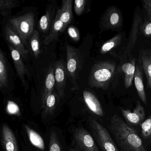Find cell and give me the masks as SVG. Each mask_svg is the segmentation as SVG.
Wrapping results in <instances>:
<instances>
[{
	"mask_svg": "<svg viewBox=\"0 0 151 151\" xmlns=\"http://www.w3.org/2000/svg\"><path fill=\"white\" fill-rule=\"evenodd\" d=\"M59 97L54 91L47 96L45 103L43 105L45 115L50 114L54 110Z\"/></svg>",
	"mask_w": 151,
	"mask_h": 151,
	"instance_id": "d4e9b609",
	"label": "cell"
},
{
	"mask_svg": "<svg viewBox=\"0 0 151 151\" xmlns=\"http://www.w3.org/2000/svg\"><path fill=\"white\" fill-rule=\"evenodd\" d=\"M31 49L33 55L38 58L40 54V34L37 30H35L29 40Z\"/></svg>",
	"mask_w": 151,
	"mask_h": 151,
	"instance_id": "484cf974",
	"label": "cell"
},
{
	"mask_svg": "<svg viewBox=\"0 0 151 151\" xmlns=\"http://www.w3.org/2000/svg\"><path fill=\"white\" fill-rule=\"evenodd\" d=\"M18 2L15 0H1L0 12L1 15L5 17L9 15L12 9L18 6Z\"/></svg>",
	"mask_w": 151,
	"mask_h": 151,
	"instance_id": "4316f807",
	"label": "cell"
},
{
	"mask_svg": "<svg viewBox=\"0 0 151 151\" xmlns=\"http://www.w3.org/2000/svg\"><path fill=\"white\" fill-rule=\"evenodd\" d=\"M55 87L60 99L65 97L67 75V64L63 61H58L54 65Z\"/></svg>",
	"mask_w": 151,
	"mask_h": 151,
	"instance_id": "9c48e42d",
	"label": "cell"
},
{
	"mask_svg": "<svg viewBox=\"0 0 151 151\" xmlns=\"http://www.w3.org/2000/svg\"><path fill=\"white\" fill-rule=\"evenodd\" d=\"M66 54L68 75L71 78L73 89H78L76 79L83 65L82 54L78 49L68 44L66 45Z\"/></svg>",
	"mask_w": 151,
	"mask_h": 151,
	"instance_id": "5b68a950",
	"label": "cell"
},
{
	"mask_svg": "<svg viewBox=\"0 0 151 151\" xmlns=\"http://www.w3.org/2000/svg\"><path fill=\"white\" fill-rule=\"evenodd\" d=\"M141 128L143 137L151 141V114L141 123Z\"/></svg>",
	"mask_w": 151,
	"mask_h": 151,
	"instance_id": "83f0119b",
	"label": "cell"
},
{
	"mask_svg": "<svg viewBox=\"0 0 151 151\" xmlns=\"http://www.w3.org/2000/svg\"><path fill=\"white\" fill-rule=\"evenodd\" d=\"M8 70L5 55L0 51V88L3 89L8 85Z\"/></svg>",
	"mask_w": 151,
	"mask_h": 151,
	"instance_id": "603a6c76",
	"label": "cell"
},
{
	"mask_svg": "<svg viewBox=\"0 0 151 151\" xmlns=\"http://www.w3.org/2000/svg\"><path fill=\"white\" fill-rule=\"evenodd\" d=\"M120 111L126 122L134 125H138L145 120V113L144 107L139 101H137L132 112L130 109L120 108Z\"/></svg>",
	"mask_w": 151,
	"mask_h": 151,
	"instance_id": "8fae6325",
	"label": "cell"
},
{
	"mask_svg": "<svg viewBox=\"0 0 151 151\" xmlns=\"http://www.w3.org/2000/svg\"><path fill=\"white\" fill-rule=\"evenodd\" d=\"M5 35L10 45L19 52L24 60H26L28 57V51L26 46L19 34L9 24L5 26Z\"/></svg>",
	"mask_w": 151,
	"mask_h": 151,
	"instance_id": "30bf717a",
	"label": "cell"
},
{
	"mask_svg": "<svg viewBox=\"0 0 151 151\" xmlns=\"http://www.w3.org/2000/svg\"><path fill=\"white\" fill-rule=\"evenodd\" d=\"M139 10L138 7L136 8L133 16L127 45L124 49L122 58H126L128 55H129L137 42L142 22V18Z\"/></svg>",
	"mask_w": 151,
	"mask_h": 151,
	"instance_id": "ba28073f",
	"label": "cell"
},
{
	"mask_svg": "<svg viewBox=\"0 0 151 151\" xmlns=\"http://www.w3.org/2000/svg\"><path fill=\"white\" fill-rule=\"evenodd\" d=\"M55 86L54 66H51L47 70L45 83L41 94L42 106L44 105L47 96L54 91Z\"/></svg>",
	"mask_w": 151,
	"mask_h": 151,
	"instance_id": "9a60e30c",
	"label": "cell"
},
{
	"mask_svg": "<svg viewBox=\"0 0 151 151\" xmlns=\"http://www.w3.org/2000/svg\"><path fill=\"white\" fill-rule=\"evenodd\" d=\"M121 69L124 74V87L126 89L129 88L132 85L136 70L135 58H133L130 61L124 63Z\"/></svg>",
	"mask_w": 151,
	"mask_h": 151,
	"instance_id": "ac0fdd59",
	"label": "cell"
},
{
	"mask_svg": "<svg viewBox=\"0 0 151 151\" xmlns=\"http://www.w3.org/2000/svg\"><path fill=\"white\" fill-rule=\"evenodd\" d=\"M55 12V9H52L51 5L49 7L47 8L45 14L41 17L39 21V28L40 31L46 33L49 30L53 22L52 20Z\"/></svg>",
	"mask_w": 151,
	"mask_h": 151,
	"instance_id": "7402d4cb",
	"label": "cell"
},
{
	"mask_svg": "<svg viewBox=\"0 0 151 151\" xmlns=\"http://www.w3.org/2000/svg\"><path fill=\"white\" fill-rule=\"evenodd\" d=\"M70 151H77V150H75V149H70Z\"/></svg>",
	"mask_w": 151,
	"mask_h": 151,
	"instance_id": "e575fe53",
	"label": "cell"
},
{
	"mask_svg": "<svg viewBox=\"0 0 151 151\" xmlns=\"http://www.w3.org/2000/svg\"><path fill=\"white\" fill-rule=\"evenodd\" d=\"M6 109L8 114H9L16 116H20L21 114V111L18 105L12 101H8Z\"/></svg>",
	"mask_w": 151,
	"mask_h": 151,
	"instance_id": "4dcf8cb0",
	"label": "cell"
},
{
	"mask_svg": "<svg viewBox=\"0 0 151 151\" xmlns=\"http://www.w3.org/2000/svg\"><path fill=\"white\" fill-rule=\"evenodd\" d=\"M72 0H63L61 8L58 9L55 16L57 17L67 28L70 24L73 18Z\"/></svg>",
	"mask_w": 151,
	"mask_h": 151,
	"instance_id": "5bb4252c",
	"label": "cell"
},
{
	"mask_svg": "<svg viewBox=\"0 0 151 151\" xmlns=\"http://www.w3.org/2000/svg\"><path fill=\"white\" fill-rule=\"evenodd\" d=\"M68 33L70 37L76 42H78L80 40V34L77 28L73 26H70L68 28Z\"/></svg>",
	"mask_w": 151,
	"mask_h": 151,
	"instance_id": "d6a6232c",
	"label": "cell"
},
{
	"mask_svg": "<svg viewBox=\"0 0 151 151\" xmlns=\"http://www.w3.org/2000/svg\"><path fill=\"white\" fill-rule=\"evenodd\" d=\"M143 3L146 11L151 14V0H144Z\"/></svg>",
	"mask_w": 151,
	"mask_h": 151,
	"instance_id": "836d02e7",
	"label": "cell"
},
{
	"mask_svg": "<svg viewBox=\"0 0 151 151\" xmlns=\"http://www.w3.org/2000/svg\"><path fill=\"white\" fill-rule=\"evenodd\" d=\"M9 24L16 31L26 45L34 31L35 18L32 12L9 20Z\"/></svg>",
	"mask_w": 151,
	"mask_h": 151,
	"instance_id": "277c9868",
	"label": "cell"
},
{
	"mask_svg": "<svg viewBox=\"0 0 151 151\" xmlns=\"http://www.w3.org/2000/svg\"><path fill=\"white\" fill-rule=\"evenodd\" d=\"M24 129L31 143L35 147L40 150H45V142L41 136L38 132L26 124L24 125Z\"/></svg>",
	"mask_w": 151,
	"mask_h": 151,
	"instance_id": "44dd1931",
	"label": "cell"
},
{
	"mask_svg": "<svg viewBox=\"0 0 151 151\" xmlns=\"http://www.w3.org/2000/svg\"><path fill=\"white\" fill-rule=\"evenodd\" d=\"M142 68L147 79V88L151 90V51H143L141 56Z\"/></svg>",
	"mask_w": 151,
	"mask_h": 151,
	"instance_id": "ffe728a7",
	"label": "cell"
},
{
	"mask_svg": "<svg viewBox=\"0 0 151 151\" xmlns=\"http://www.w3.org/2000/svg\"><path fill=\"white\" fill-rule=\"evenodd\" d=\"M74 138L76 145L82 151H100L92 136L84 128L76 129Z\"/></svg>",
	"mask_w": 151,
	"mask_h": 151,
	"instance_id": "52a82bcc",
	"label": "cell"
},
{
	"mask_svg": "<svg viewBox=\"0 0 151 151\" xmlns=\"http://www.w3.org/2000/svg\"><path fill=\"white\" fill-rule=\"evenodd\" d=\"M66 28L64 24L55 16L53 21L50 32L48 35L46 36L44 40V44L48 45L52 41L57 39L59 34L63 32Z\"/></svg>",
	"mask_w": 151,
	"mask_h": 151,
	"instance_id": "e0dca14e",
	"label": "cell"
},
{
	"mask_svg": "<svg viewBox=\"0 0 151 151\" xmlns=\"http://www.w3.org/2000/svg\"><path fill=\"white\" fill-rule=\"evenodd\" d=\"M147 13V17L145 22L141 24L140 29L142 34L147 37H151V14L148 12Z\"/></svg>",
	"mask_w": 151,
	"mask_h": 151,
	"instance_id": "f1b7e54d",
	"label": "cell"
},
{
	"mask_svg": "<svg viewBox=\"0 0 151 151\" xmlns=\"http://www.w3.org/2000/svg\"><path fill=\"white\" fill-rule=\"evenodd\" d=\"M93 134L102 151H119L117 146L106 128L97 120L89 118Z\"/></svg>",
	"mask_w": 151,
	"mask_h": 151,
	"instance_id": "3957f363",
	"label": "cell"
},
{
	"mask_svg": "<svg viewBox=\"0 0 151 151\" xmlns=\"http://www.w3.org/2000/svg\"><path fill=\"white\" fill-rule=\"evenodd\" d=\"M8 47L17 75L23 85L25 86V77L28 74V71L23 60V58L19 52L11 45H9Z\"/></svg>",
	"mask_w": 151,
	"mask_h": 151,
	"instance_id": "4fadbf2b",
	"label": "cell"
},
{
	"mask_svg": "<svg viewBox=\"0 0 151 151\" xmlns=\"http://www.w3.org/2000/svg\"><path fill=\"white\" fill-rule=\"evenodd\" d=\"M83 96L85 102L91 112L99 116H104V113L101 105L93 93L89 91H84Z\"/></svg>",
	"mask_w": 151,
	"mask_h": 151,
	"instance_id": "2e32d148",
	"label": "cell"
},
{
	"mask_svg": "<svg viewBox=\"0 0 151 151\" xmlns=\"http://www.w3.org/2000/svg\"><path fill=\"white\" fill-rule=\"evenodd\" d=\"M116 69L115 63L101 61L93 65L91 70L88 83L91 87L107 90L113 81Z\"/></svg>",
	"mask_w": 151,
	"mask_h": 151,
	"instance_id": "7a4b0ae2",
	"label": "cell"
},
{
	"mask_svg": "<svg viewBox=\"0 0 151 151\" xmlns=\"http://www.w3.org/2000/svg\"><path fill=\"white\" fill-rule=\"evenodd\" d=\"M86 0H76L74 1V11L76 15L80 16L84 11L86 5Z\"/></svg>",
	"mask_w": 151,
	"mask_h": 151,
	"instance_id": "1f68e13d",
	"label": "cell"
},
{
	"mask_svg": "<svg viewBox=\"0 0 151 151\" xmlns=\"http://www.w3.org/2000/svg\"><path fill=\"white\" fill-rule=\"evenodd\" d=\"M1 143L5 151H19L15 136L6 124H3L1 129Z\"/></svg>",
	"mask_w": 151,
	"mask_h": 151,
	"instance_id": "7c38bea8",
	"label": "cell"
},
{
	"mask_svg": "<svg viewBox=\"0 0 151 151\" xmlns=\"http://www.w3.org/2000/svg\"><path fill=\"white\" fill-rule=\"evenodd\" d=\"M134 84L138 95L141 101L147 105V99L145 91V87L143 83V77L141 69L138 66L136 67L135 75L134 77Z\"/></svg>",
	"mask_w": 151,
	"mask_h": 151,
	"instance_id": "d6986e66",
	"label": "cell"
},
{
	"mask_svg": "<svg viewBox=\"0 0 151 151\" xmlns=\"http://www.w3.org/2000/svg\"><path fill=\"white\" fill-rule=\"evenodd\" d=\"M123 25V17L117 7L112 6L106 9L101 18L100 27L104 30L119 29Z\"/></svg>",
	"mask_w": 151,
	"mask_h": 151,
	"instance_id": "8992f818",
	"label": "cell"
},
{
	"mask_svg": "<svg viewBox=\"0 0 151 151\" xmlns=\"http://www.w3.org/2000/svg\"><path fill=\"white\" fill-rule=\"evenodd\" d=\"M109 129L121 151H147L137 131L117 114L110 118Z\"/></svg>",
	"mask_w": 151,
	"mask_h": 151,
	"instance_id": "6da1fadb",
	"label": "cell"
},
{
	"mask_svg": "<svg viewBox=\"0 0 151 151\" xmlns=\"http://www.w3.org/2000/svg\"><path fill=\"white\" fill-rule=\"evenodd\" d=\"M122 37V33H118L105 42L101 47L100 50L101 53L102 54L108 53L115 49L121 44Z\"/></svg>",
	"mask_w": 151,
	"mask_h": 151,
	"instance_id": "cb8c5ba5",
	"label": "cell"
},
{
	"mask_svg": "<svg viewBox=\"0 0 151 151\" xmlns=\"http://www.w3.org/2000/svg\"><path fill=\"white\" fill-rule=\"evenodd\" d=\"M49 151H61V148L57 135L54 131H52L50 134Z\"/></svg>",
	"mask_w": 151,
	"mask_h": 151,
	"instance_id": "f546056e",
	"label": "cell"
}]
</instances>
